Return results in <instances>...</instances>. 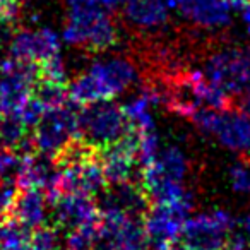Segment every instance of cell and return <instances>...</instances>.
Listing matches in <instances>:
<instances>
[{
    "instance_id": "cell-23",
    "label": "cell",
    "mask_w": 250,
    "mask_h": 250,
    "mask_svg": "<svg viewBox=\"0 0 250 250\" xmlns=\"http://www.w3.org/2000/svg\"><path fill=\"white\" fill-rule=\"evenodd\" d=\"M40 79L57 84H67V70L65 65H63L62 55L53 57V59L46 60L40 65Z\"/></svg>"
},
{
    "instance_id": "cell-24",
    "label": "cell",
    "mask_w": 250,
    "mask_h": 250,
    "mask_svg": "<svg viewBox=\"0 0 250 250\" xmlns=\"http://www.w3.org/2000/svg\"><path fill=\"white\" fill-rule=\"evenodd\" d=\"M22 154L14 149L0 147V177H18Z\"/></svg>"
},
{
    "instance_id": "cell-13",
    "label": "cell",
    "mask_w": 250,
    "mask_h": 250,
    "mask_svg": "<svg viewBox=\"0 0 250 250\" xmlns=\"http://www.w3.org/2000/svg\"><path fill=\"white\" fill-rule=\"evenodd\" d=\"M62 36L52 28H22L11 36L9 57L28 60L42 65L43 62L60 55Z\"/></svg>"
},
{
    "instance_id": "cell-15",
    "label": "cell",
    "mask_w": 250,
    "mask_h": 250,
    "mask_svg": "<svg viewBox=\"0 0 250 250\" xmlns=\"http://www.w3.org/2000/svg\"><path fill=\"white\" fill-rule=\"evenodd\" d=\"M182 18L201 31H225L233 22V9L228 0H188L180 7Z\"/></svg>"
},
{
    "instance_id": "cell-4",
    "label": "cell",
    "mask_w": 250,
    "mask_h": 250,
    "mask_svg": "<svg viewBox=\"0 0 250 250\" xmlns=\"http://www.w3.org/2000/svg\"><path fill=\"white\" fill-rule=\"evenodd\" d=\"M188 120L202 136L211 137L223 149L235 154H249L250 118L238 108L211 110L199 106L188 117Z\"/></svg>"
},
{
    "instance_id": "cell-34",
    "label": "cell",
    "mask_w": 250,
    "mask_h": 250,
    "mask_svg": "<svg viewBox=\"0 0 250 250\" xmlns=\"http://www.w3.org/2000/svg\"><path fill=\"white\" fill-rule=\"evenodd\" d=\"M249 154H250V151H249Z\"/></svg>"
},
{
    "instance_id": "cell-30",
    "label": "cell",
    "mask_w": 250,
    "mask_h": 250,
    "mask_svg": "<svg viewBox=\"0 0 250 250\" xmlns=\"http://www.w3.org/2000/svg\"><path fill=\"white\" fill-rule=\"evenodd\" d=\"M240 16H242V21H243V24H250V4H247L245 7L240 11Z\"/></svg>"
},
{
    "instance_id": "cell-10",
    "label": "cell",
    "mask_w": 250,
    "mask_h": 250,
    "mask_svg": "<svg viewBox=\"0 0 250 250\" xmlns=\"http://www.w3.org/2000/svg\"><path fill=\"white\" fill-rule=\"evenodd\" d=\"M50 214L53 216L55 226L65 231H72L84 226L100 223V209L94 197L77 192L53 190L46 194Z\"/></svg>"
},
{
    "instance_id": "cell-12",
    "label": "cell",
    "mask_w": 250,
    "mask_h": 250,
    "mask_svg": "<svg viewBox=\"0 0 250 250\" xmlns=\"http://www.w3.org/2000/svg\"><path fill=\"white\" fill-rule=\"evenodd\" d=\"M194 202L175 204H151L143 216V226L147 243H173L180 238L182 226L190 216Z\"/></svg>"
},
{
    "instance_id": "cell-3",
    "label": "cell",
    "mask_w": 250,
    "mask_h": 250,
    "mask_svg": "<svg viewBox=\"0 0 250 250\" xmlns=\"http://www.w3.org/2000/svg\"><path fill=\"white\" fill-rule=\"evenodd\" d=\"M62 40L67 45L104 52L117 45L118 26L100 4L69 7Z\"/></svg>"
},
{
    "instance_id": "cell-20",
    "label": "cell",
    "mask_w": 250,
    "mask_h": 250,
    "mask_svg": "<svg viewBox=\"0 0 250 250\" xmlns=\"http://www.w3.org/2000/svg\"><path fill=\"white\" fill-rule=\"evenodd\" d=\"M63 245L65 238L59 226L43 225L31 231V250H63Z\"/></svg>"
},
{
    "instance_id": "cell-27",
    "label": "cell",
    "mask_w": 250,
    "mask_h": 250,
    "mask_svg": "<svg viewBox=\"0 0 250 250\" xmlns=\"http://www.w3.org/2000/svg\"><path fill=\"white\" fill-rule=\"evenodd\" d=\"M98 4L104 9H118L125 4V0H98Z\"/></svg>"
},
{
    "instance_id": "cell-14",
    "label": "cell",
    "mask_w": 250,
    "mask_h": 250,
    "mask_svg": "<svg viewBox=\"0 0 250 250\" xmlns=\"http://www.w3.org/2000/svg\"><path fill=\"white\" fill-rule=\"evenodd\" d=\"M96 199L100 212L115 211L127 216H136V218H143L151 206V201L144 192L143 185L137 182L111 184Z\"/></svg>"
},
{
    "instance_id": "cell-31",
    "label": "cell",
    "mask_w": 250,
    "mask_h": 250,
    "mask_svg": "<svg viewBox=\"0 0 250 250\" xmlns=\"http://www.w3.org/2000/svg\"><path fill=\"white\" fill-rule=\"evenodd\" d=\"M165 4L168 5L170 9H180L184 4H187L188 0H163Z\"/></svg>"
},
{
    "instance_id": "cell-18",
    "label": "cell",
    "mask_w": 250,
    "mask_h": 250,
    "mask_svg": "<svg viewBox=\"0 0 250 250\" xmlns=\"http://www.w3.org/2000/svg\"><path fill=\"white\" fill-rule=\"evenodd\" d=\"M50 206L46 194L40 188H21L12 206L11 216L22 226L33 229L46 225Z\"/></svg>"
},
{
    "instance_id": "cell-29",
    "label": "cell",
    "mask_w": 250,
    "mask_h": 250,
    "mask_svg": "<svg viewBox=\"0 0 250 250\" xmlns=\"http://www.w3.org/2000/svg\"><path fill=\"white\" fill-rule=\"evenodd\" d=\"M228 4L231 5L233 11H242L247 4H250V0H228Z\"/></svg>"
},
{
    "instance_id": "cell-8",
    "label": "cell",
    "mask_w": 250,
    "mask_h": 250,
    "mask_svg": "<svg viewBox=\"0 0 250 250\" xmlns=\"http://www.w3.org/2000/svg\"><path fill=\"white\" fill-rule=\"evenodd\" d=\"M235 223V216L223 208L195 212L185 219L178 240L188 250H226Z\"/></svg>"
},
{
    "instance_id": "cell-5",
    "label": "cell",
    "mask_w": 250,
    "mask_h": 250,
    "mask_svg": "<svg viewBox=\"0 0 250 250\" xmlns=\"http://www.w3.org/2000/svg\"><path fill=\"white\" fill-rule=\"evenodd\" d=\"M79 141L86 146L101 151L120 141L130 130L120 104L111 100L84 104L77 113Z\"/></svg>"
},
{
    "instance_id": "cell-16",
    "label": "cell",
    "mask_w": 250,
    "mask_h": 250,
    "mask_svg": "<svg viewBox=\"0 0 250 250\" xmlns=\"http://www.w3.org/2000/svg\"><path fill=\"white\" fill-rule=\"evenodd\" d=\"M18 184L21 188H40L45 194L59 190L60 165L55 158L42 153L22 154L21 167L18 171Z\"/></svg>"
},
{
    "instance_id": "cell-2",
    "label": "cell",
    "mask_w": 250,
    "mask_h": 250,
    "mask_svg": "<svg viewBox=\"0 0 250 250\" xmlns=\"http://www.w3.org/2000/svg\"><path fill=\"white\" fill-rule=\"evenodd\" d=\"M190 161L180 146L161 147L156 160L141 171V185L151 204L194 202V194L187 188Z\"/></svg>"
},
{
    "instance_id": "cell-28",
    "label": "cell",
    "mask_w": 250,
    "mask_h": 250,
    "mask_svg": "<svg viewBox=\"0 0 250 250\" xmlns=\"http://www.w3.org/2000/svg\"><path fill=\"white\" fill-rule=\"evenodd\" d=\"M69 7H79V5H93L98 4V0H65Z\"/></svg>"
},
{
    "instance_id": "cell-26",
    "label": "cell",
    "mask_w": 250,
    "mask_h": 250,
    "mask_svg": "<svg viewBox=\"0 0 250 250\" xmlns=\"http://www.w3.org/2000/svg\"><path fill=\"white\" fill-rule=\"evenodd\" d=\"M238 110L242 111V113H245L247 117L250 118V94H245V96H240Z\"/></svg>"
},
{
    "instance_id": "cell-1",
    "label": "cell",
    "mask_w": 250,
    "mask_h": 250,
    "mask_svg": "<svg viewBox=\"0 0 250 250\" xmlns=\"http://www.w3.org/2000/svg\"><path fill=\"white\" fill-rule=\"evenodd\" d=\"M137 81V69L132 60L125 57L96 59L86 72L67 84L69 100L77 106L113 100L127 91Z\"/></svg>"
},
{
    "instance_id": "cell-17",
    "label": "cell",
    "mask_w": 250,
    "mask_h": 250,
    "mask_svg": "<svg viewBox=\"0 0 250 250\" xmlns=\"http://www.w3.org/2000/svg\"><path fill=\"white\" fill-rule=\"evenodd\" d=\"M124 19L143 33H156L170 21L171 9L163 0H125Z\"/></svg>"
},
{
    "instance_id": "cell-7",
    "label": "cell",
    "mask_w": 250,
    "mask_h": 250,
    "mask_svg": "<svg viewBox=\"0 0 250 250\" xmlns=\"http://www.w3.org/2000/svg\"><path fill=\"white\" fill-rule=\"evenodd\" d=\"M77 104L72 101L53 106L43 113L38 124L33 127V147L36 153L57 158L72 141L79 139L77 130Z\"/></svg>"
},
{
    "instance_id": "cell-33",
    "label": "cell",
    "mask_w": 250,
    "mask_h": 250,
    "mask_svg": "<svg viewBox=\"0 0 250 250\" xmlns=\"http://www.w3.org/2000/svg\"><path fill=\"white\" fill-rule=\"evenodd\" d=\"M245 33H247V38L250 40V24H247V26H245Z\"/></svg>"
},
{
    "instance_id": "cell-19",
    "label": "cell",
    "mask_w": 250,
    "mask_h": 250,
    "mask_svg": "<svg viewBox=\"0 0 250 250\" xmlns=\"http://www.w3.org/2000/svg\"><path fill=\"white\" fill-rule=\"evenodd\" d=\"M0 250H31V229L12 216L0 219Z\"/></svg>"
},
{
    "instance_id": "cell-9",
    "label": "cell",
    "mask_w": 250,
    "mask_h": 250,
    "mask_svg": "<svg viewBox=\"0 0 250 250\" xmlns=\"http://www.w3.org/2000/svg\"><path fill=\"white\" fill-rule=\"evenodd\" d=\"M40 79V63L7 57L0 62V115L16 113Z\"/></svg>"
},
{
    "instance_id": "cell-22",
    "label": "cell",
    "mask_w": 250,
    "mask_h": 250,
    "mask_svg": "<svg viewBox=\"0 0 250 250\" xmlns=\"http://www.w3.org/2000/svg\"><path fill=\"white\" fill-rule=\"evenodd\" d=\"M46 110H48V108H46L45 104L38 100V98L31 94V96L22 103V106L18 110V115L28 129H33V127L40 122V118L43 117V113H45Z\"/></svg>"
},
{
    "instance_id": "cell-21",
    "label": "cell",
    "mask_w": 250,
    "mask_h": 250,
    "mask_svg": "<svg viewBox=\"0 0 250 250\" xmlns=\"http://www.w3.org/2000/svg\"><path fill=\"white\" fill-rule=\"evenodd\" d=\"M229 188L240 197L250 199V161L236 160L228 167L226 171Z\"/></svg>"
},
{
    "instance_id": "cell-32",
    "label": "cell",
    "mask_w": 250,
    "mask_h": 250,
    "mask_svg": "<svg viewBox=\"0 0 250 250\" xmlns=\"http://www.w3.org/2000/svg\"><path fill=\"white\" fill-rule=\"evenodd\" d=\"M171 250H188V249L180 242V240H177V242L171 243Z\"/></svg>"
},
{
    "instance_id": "cell-6",
    "label": "cell",
    "mask_w": 250,
    "mask_h": 250,
    "mask_svg": "<svg viewBox=\"0 0 250 250\" xmlns=\"http://www.w3.org/2000/svg\"><path fill=\"white\" fill-rule=\"evenodd\" d=\"M199 70L229 96L250 94V46H221L206 57Z\"/></svg>"
},
{
    "instance_id": "cell-25",
    "label": "cell",
    "mask_w": 250,
    "mask_h": 250,
    "mask_svg": "<svg viewBox=\"0 0 250 250\" xmlns=\"http://www.w3.org/2000/svg\"><path fill=\"white\" fill-rule=\"evenodd\" d=\"M235 228L242 233V236L245 238V243H247V250H250V212H247V214H243L240 219H236Z\"/></svg>"
},
{
    "instance_id": "cell-11",
    "label": "cell",
    "mask_w": 250,
    "mask_h": 250,
    "mask_svg": "<svg viewBox=\"0 0 250 250\" xmlns=\"http://www.w3.org/2000/svg\"><path fill=\"white\" fill-rule=\"evenodd\" d=\"M60 165L59 190L86 194L89 197H98L108 187L100 154L93 153L89 156L77 158Z\"/></svg>"
}]
</instances>
